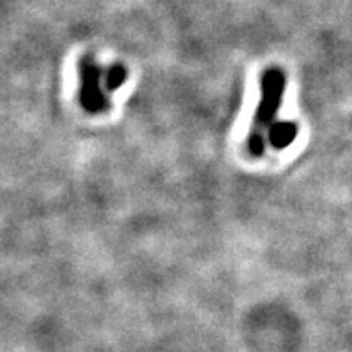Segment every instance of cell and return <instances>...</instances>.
Wrapping results in <instances>:
<instances>
[{"mask_svg":"<svg viewBox=\"0 0 352 352\" xmlns=\"http://www.w3.org/2000/svg\"><path fill=\"white\" fill-rule=\"evenodd\" d=\"M261 98H259L256 113L252 126V132L248 138V151L252 155L258 157L264 152V132H270L274 126L276 116L279 113L280 103H283L285 76L280 69H267L263 74L261 82Z\"/></svg>","mask_w":352,"mask_h":352,"instance_id":"obj_1","label":"cell"},{"mask_svg":"<svg viewBox=\"0 0 352 352\" xmlns=\"http://www.w3.org/2000/svg\"><path fill=\"white\" fill-rule=\"evenodd\" d=\"M103 77L104 72L94 59V56H83L78 63V80H80L78 103L87 113L98 114L109 108L108 96L101 88V80H104Z\"/></svg>","mask_w":352,"mask_h":352,"instance_id":"obj_2","label":"cell"},{"mask_svg":"<svg viewBox=\"0 0 352 352\" xmlns=\"http://www.w3.org/2000/svg\"><path fill=\"white\" fill-rule=\"evenodd\" d=\"M127 80V70L122 64H113L111 67L104 70V87L108 91L118 90L124 85Z\"/></svg>","mask_w":352,"mask_h":352,"instance_id":"obj_4","label":"cell"},{"mask_svg":"<svg viewBox=\"0 0 352 352\" xmlns=\"http://www.w3.org/2000/svg\"><path fill=\"white\" fill-rule=\"evenodd\" d=\"M298 134V127L292 121H276L267 132V139L274 148H285L294 142Z\"/></svg>","mask_w":352,"mask_h":352,"instance_id":"obj_3","label":"cell"}]
</instances>
